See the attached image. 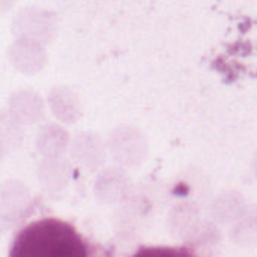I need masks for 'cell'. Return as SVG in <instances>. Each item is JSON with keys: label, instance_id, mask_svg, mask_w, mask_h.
I'll list each match as a JSON object with an SVG mask.
<instances>
[{"label": "cell", "instance_id": "1", "mask_svg": "<svg viewBox=\"0 0 257 257\" xmlns=\"http://www.w3.org/2000/svg\"><path fill=\"white\" fill-rule=\"evenodd\" d=\"M9 257H111L72 223L42 217L23 226L14 236Z\"/></svg>", "mask_w": 257, "mask_h": 257}, {"label": "cell", "instance_id": "2", "mask_svg": "<svg viewBox=\"0 0 257 257\" xmlns=\"http://www.w3.org/2000/svg\"><path fill=\"white\" fill-rule=\"evenodd\" d=\"M131 257H202L194 250L187 247H167V245H146L139 248Z\"/></svg>", "mask_w": 257, "mask_h": 257}]
</instances>
